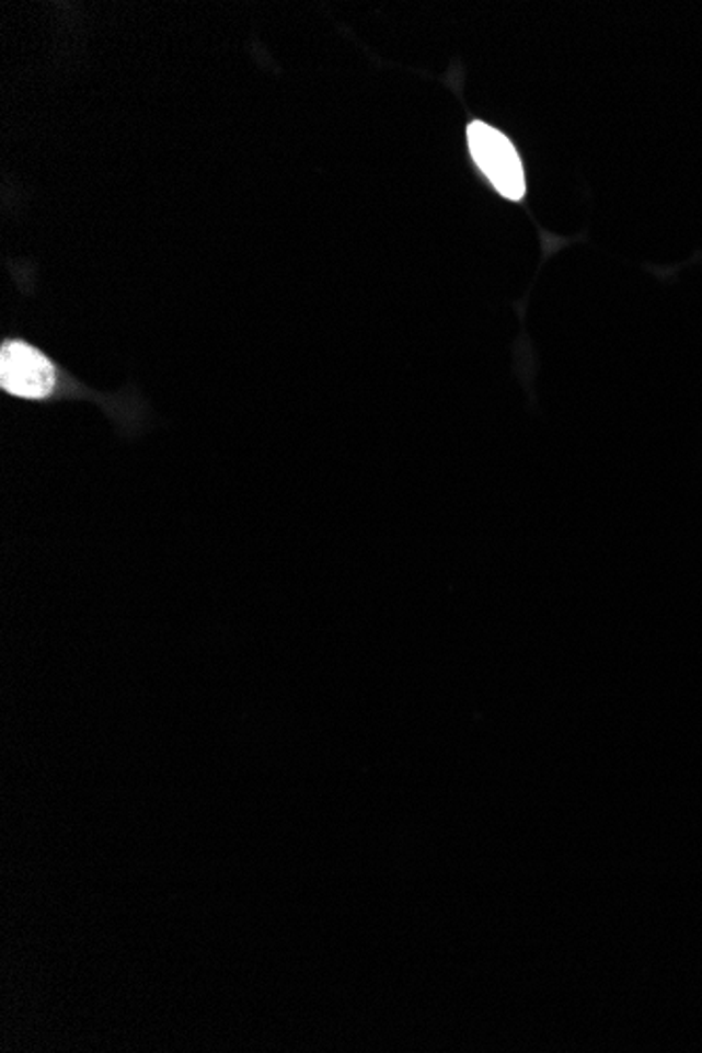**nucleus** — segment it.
Instances as JSON below:
<instances>
[{"label":"nucleus","instance_id":"f257e3e1","mask_svg":"<svg viewBox=\"0 0 702 1053\" xmlns=\"http://www.w3.org/2000/svg\"><path fill=\"white\" fill-rule=\"evenodd\" d=\"M471 158L480 171L495 185L496 192L507 201H520L526 192L523 167L514 144L486 123L473 121L468 127Z\"/></svg>","mask_w":702,"mask_h":1053},{"label":"nucleus","instance_id":"f03ea898","mask_svg":"<svg viewBox=\"0 0 702 1053\" xmlns=\"http://www.w3.org/2000/svg\"><path fill=\"white\" fill-rule=\"evenodd\" d=\"M0 386L13 396L41 400L53 391L55 368L38 350L9 341L0 352Z\"/></svg>","mask_w":702,"mask_h":1053}]
</instances>
